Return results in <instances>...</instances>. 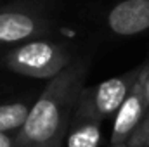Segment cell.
Segmentation results:
<instances>
[{"instance_id": "cell-1", "label": "cell", "mask_w": 149, "mask_h": 147, "mask_svg": "<svg viewBox=\"0 0 149 147\" xmlns=\"http://www.w3.org/2000/svg\"><path fill=\"white\" fill-rule=\"evenodd\" d=\"M85 74L87 64L74 61L47 83L16 133V147H61L83 92Z\"/></svg>"}, {"instance_id": "cell-2", "label": "cell", "mask_w": 149, "mask_h": 147, "mask_svg": "<svg viewBox=\"0 0 149 147\" xmlns=\"http://www.w3.org/2000/svg\"><path fill=\"white\" fill-rule=\"evenodd\" d=\"M70 62V52L63 45L43 40L26 42L12 49L5 57L7 68L14 73L40 80H52Z\"/></svg>"}, {"instance_id": "cell-3", "label": "cell", "mask_w": 149, "mask_h": 147, "mask_svg": "<svg viewBox=\"0 0 149 147\" xmlns=\"http://www.w3.org/2000/svg\"><path fill=\"white\" fill-rule=\"evenodd\" d=\"M142 68V66H141ZM141 68L132 69L121 76L109 78L92 88H83L80 101L76 104L73 121H102L104 118L116 114L134 83L137 81ZM71 121V123H73Z\"/></svg>"}, {"instance_id": "cell-4", "label": "cell", "mask_w": 149, "mask_h": 147, "mask_svg": "<svg viewBox=\"0 0 149 147\" xmlns=\"http://www.w3.org/2000/svg\"><path fill=\"white\" fill-rule=\"evenodd\" d=\"M144 68L146 64H142L137 81L134 83L132 90L128 92L120 109L116 111L111 128V146L127 144L128 137L134 133V130L139 126V123L149 112L148 102H146V92H144Z\"/></svg>"}, {"instance_id": "cell-5", "label": "cell", "mask_w": 149, "mask_h": 147, "mask_svg": "<svg viewBox=\"0 0 149 147\" xmlns=\"http://www.w3.org/2000/svg\"><path fill=\"white\" fill-rule=\"evenodd\" d=\"M106 23L114 35L134 37L149 30V0H121L108 12Z\"/></svg>"}, {"instance_id": "cell-6", "label": "cell", "mask_w": 149, "mask_h": 147, "mask_svg": "<svg viewBox=\"0 0 149 147\" xmlns=\"http://www.w3.org/2000/svg\"><path fill=\"white\" fill-rule=\"evenodd\" d=\"M45 24V21L28 10H0V43L26 42L42 33Z\"/></svg>"}, {"instance_id": "cell-7", "label": "cell", "mask_w": 149, "mask_h": 147, "mask_svg": "<svg viewBox=\"0 0 149 147\" xmlns=\"http://www.w3.org/2000/svg\"><path fill=\"white\" fill-rule=\"evenodd\" d=\"M73 130L68 137V147H97L101 140L99 121H73Z\"/></svg>"}, {"instance_id": "cell-8", "label": "cell", "mask_w": 149, "mask_h": 147, "mask_svg": "<svg viewBox=\"0 0 149 147\" xmlns=\"http://www.w3.org/2000/svg\"><path fill=\"white\" fill-rule=\"evenodd\" d=\"M30 106L24 102H12L0 106V132H19L28 119Z\"/></svg>"}, {"instance_id": "cell-9", "label": "cell", "mask_w": 149, "mask_h": 147, "mask_svg": "<svg viewBox=\"0 0 149 147\" xmlns=\"http://www.w3.org/2000/svg\"><path fill=\"white\" fill-rule=\"evenodd\" d=\"M127 147H149V112L128 137Z\"/></svg>"}, {"instance_id": "cell-10", "label": "cell", "mask_w": 149, "mask_h": 147, "mask_svg": "<svg viewBox=\"0 0 149 147\" xmlns=\"http://www.w3.org/2000/svg\"><path fill=\"white\" fill-rule=\"evenodd\" d=\"M0 147H16V135L10 137L5 132H0Z\"/></svg>"}, {"instance_id": "cell-11", "label": "cell", "mask_w": 149, "mask_h": 147, "mask_svg": "<svg viewBox=\"0 0 149 147\" xmlns=\"http://www.w3.org/2000/svg\"><path fill=\"white\" fill-rule=\"evenodd\" d=\"M144 92H146V102L149 111V62H146V68H144Z\"/></svg>"}, {"instance_id": "cell-12", "label": "cell", "mask_w": 149, "mask_h": 147, "mask_svg": "<svg viewBox=\"0 0 149 147\" xmlns=\"http://www.w3.org/2000/svg\"><path fill=\"white\" fill-rule=\"evenodd\" d=\"M111 147H127V144H120V146H111Z\"/></svg>"}]
</instances>
